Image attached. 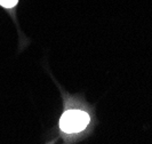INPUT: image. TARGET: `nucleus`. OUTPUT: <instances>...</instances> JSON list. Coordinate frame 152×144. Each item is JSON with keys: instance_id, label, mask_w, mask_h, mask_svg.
Returning a JSON list of instances; mask_svg holds the SVG:
<instances>
[{"instance_id": "2", "label": "nucleus", "mask_w": 152, "mask_h": 144, "mask_svg": "<svg viewBox=\"0 0 152 144\" xmlns=\"http://www.w3.org/2000/svg\"><path fill=\"white\" fill-rule=\"evenodd\" d=\"M18 0H0V6L4 8H13L17 5Z\"/></svg>"}, {"instance_id": "1", "label": "nucleus", "mask_w": 152, "mask_h": 144, "mask_svg": "<svg viewBox=\"0 0 152 144\" xmlns=\"http://www.w3.org/2000/svg\"><path fill=\"white\" fill-rule=\"evenodd\" d=\"M89 115L81 110H69L61 117L60 127L64 133H79L89 124Z\"/></svg>"}]
</instances>
